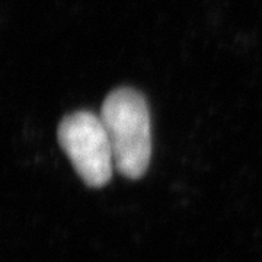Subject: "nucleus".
I'll return each mask as SVG.
<instances>
[{
    "instance_id": "2",
    "label": "nucleus",
    "mask_w": 262,
    "mask_h": 262,
    "mask_svg": "<svg viewBox=\"0 0 262 262\" xmlns=\"http://www.w3.org/2000/svg\"><path fill=\"white\" fill-rule=\"evenodd\" d=\"M57 137L77 175L91 188H101L113 178L114 153L101 117L89 111L69 114Z\"/></svg>"
},
{
    "instance_id": "1",
    "label": "nucleus",
    "mask_w": 262,
    "mask_h": 262,
    "mask_svg": "<svg viewBox=\"0 0 262 262\" xmlns=\"http://www.w3.org/2000/svg\"><path fill=\"white\" fill-rule=\"evenodd\" d=\"M101 120L110 136L114 163L122 177L140 179L151 158V125L146 99L131 88H118L103 101Z\"/></svg>"
}]
</instances>
